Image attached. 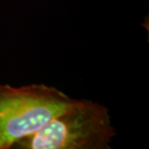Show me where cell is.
Here are the masks:
<instances>
[{"label": "cell", "instance_id": "6da1fadb", "mask_svg": "<svg viewBox=\"0 0 149 149\" xmlns=\"http://www.w3.org/2000/svg\"><path fill=\"white\" fill-rule=\"evenodd\" d=\"M116 135L106 106L77 100L36 133L16 142L17 149H109Z\"/></svg>", "mask_w": 149, "mask_h": 149}, {"label": "cell", "instance_id": "7a4b0ae2", "mask_svg": "<svg viewBox=\"0 0 149 149\" xmlns=\"http://www.w3.org/2000/svg\"><path fill=\"white\" fill-rule=\"evenodd\" d=\"M74 101L43 83L17 87L0 83V149H10L36 133Z\"/></svg>", "mask_w": 149, "mask_h": 149}]
</instances>
